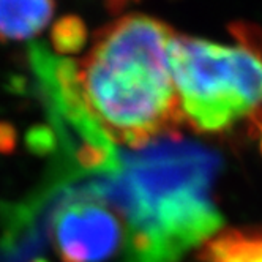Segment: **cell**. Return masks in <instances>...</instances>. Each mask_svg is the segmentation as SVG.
<instances>
[{
	"label": "cell",
	"mask_w": 262,
	"mask_h": 262,
	"mask_svg": "<svg viewBox=\"0 0 262 262\" xmlns=\"http://www.w3.org/2000/svg\"><path fill=\"white\" fill-rule=\"evenodd\" d=\"M220 157L179 135L120 152L111 171L74 183L125 220L123 262H176L223 224L213 201Z\"/></svg>",
	"instance_id": "obj_1"
},
{
	"label": "cell",
	"mask_w": 262,
	"mask_h": 262,
	"mask_svg": "<svg viewBox=\"0 0 262 262\" xmlns=\"http://www.w3.org/2000/svg\"><path fill=\"white\" fill-rule=\"evenodd\" d=\"M174 35L155 17L126 14L98 33L84 59H55L79 107L111 142L136 150L185 123L169 65Z\"/></svg>",
	"instance_id": "obj_2"
},
{
	"label": "cell",
	"mask_w": 262,
	"mask_h": 262,
	"mask_svg": "<svg viewBox=\"0 0 262 262\" xmlns=\"http://www.w3.org/2000/svg\"><path fill=\"white\" fill-rule=\"evenodd\" d=\"M169 65L183 122L199 133L228 129L260 107L262 59L248 48L176 33Z\"/></svg>",
	"instance_id": "obj_3"
},
{
	"label": "cell",
	"mask_w": 262,
	"mask_h": 262,
	"mask_svg": "<svg viewBox=\"0 0 262 262\" xmlns=\"http://www.w3.org/2000/svg\"><path fill=\"white\" fill-rule=\"evenodd\" d=\"M51 232L62 262H107L128 247V228L119 212L74 186L59 193Z\"/></svg>",
	"instance_id": "obj_4"
},
{
	"label": "cell",
	"mask_w": 262,
	"mask_h": 262,
	"mask_svg": "<svg viewBox=\"0 0 262 262\" xmlns=\"http://www.w3.org/2000/svg\"><path fill=\"white\" fill-rule=\"evenodd\" d=\"M52 2H0V40H26L46 27Z\"/></svg>",
	"instance_id": "obj_5"
},
{
	"label": "cell",
	"mask_w": 262,
	"mask_h": 262,
	"mask_svg": "<svg viewBox=\"0 0 262 262\" xmlns=\"http://www.w3.org/2000/svg\"><path fill=\"white\" fill-rule=\"evenodd\" d=\"M204 262H262V234L229 229L204 243Z\"/></svg>",
	"instance_id": "obj_6"
},
{
	"label": "cell",
	"mask_w": 262,
	"mask_h": 262,
	"mask_svg": "<svg viewBox=\"0 0 262 262\" xmlns=\"http://www.w3.org/2000/svg\"><path fill=\"white\" fill-rule=\"evenodd\" d=\"M52 48L60 54H74L81 51L87 40V29L78 16H65L54 24L51 32Z\"/></svg>",
	"instance_id": "obj_7"
},
{
	"label": "cell",
	"mask_w": 262,
	"mask_h": 262,
	"mask_svg": "<svg viewBox=\"0 0 262 262\" xmlns=\"http://www.w3.org/2000/svg\"><path fill=\"white\" fill-rule=\"evenodd\" d=\"M29 144L35 152H48L54 147V135L48 128H36L29 135Z\"/></svg>",
	"instance_id": "obj_8"
},
{
	"label": "cell",
	"mask_w": 262,
	"mask_h": 262,
	"mask_svg": "<svg viewBox=\"0 0 262 262\" xmlns=\"http://www.w3.org/2000/svg\"><path fill=\"white\" fill-rule=\"evenodd\" d=\"M14 147V129L8 123H0V152H11Z\"/></svg>",
	"instance_id": "obj_9"
},
{
	"label": "cell",
	"mask_w": 262,
	"mask_h": 262,
	"mask_svg": "<svg viewBox=\"0 0 262 262\" xmlns=\"http://www.w3.org/2000/svg\"><path fill=\"white\" fill-rule=\"evenodd\" d=\"M33 262H46V260H43V259H36V260H33Z\"/></svg>",
	"instance_id": "obj_10"
},
{
	"label": "cell",
	"mask_w": 262,
	"mask_h": 262,
	"mask_svg": "<svg viewBox=\"0 0 262 262\" xmlns=\"http://www.w3.org/2000/svg\"><path fill=\"white\" fill-rule=\"evenodd\" d=\"M260 148H262V142H260Z\"/></svg>",
	"instance_id": "obj_11"
}]
</instances>
